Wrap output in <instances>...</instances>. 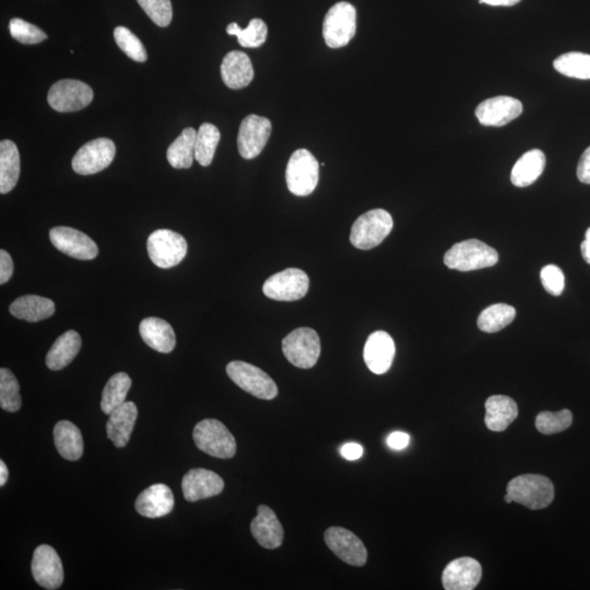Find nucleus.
Masks as SVG:
<instances>
[{
    "label": "nucleus",
    "mask_w": 590,
    "mask_h": 590,
    "mask_svg": "<svg viewBox=\"0 0 590 590\" xmlns=\"http://www.w3.org/2000/svg\"><path fill=\"white\" fill-rule=\"evenodd\" d=\"M325 543L343 562L353 567H364L367 551L359 537L342 527H331L325 531Z\"/></svg>",
    "instance_id": "4468645a"
},
{
    "label": "nucleus",
    "mask_w": 590,
    "mask_h": 590,
    "mask_svg": "<svg viewBox=\"0 0 590 590\" xmlns=\"http://www.w3.org/2000/svg\"><path fill=\"white\" fill-rule=\"evenodd\" d=\"M150 259L159 268L176 267L185 258L188 245L185 238L171 230H157L147 241Z\"/></svg>",
    "instance_id": "6e6552de"
},
{
    "label": "nucleus",
    "mask_w": 590,
    "mask_h": 590,
    "mask_svg": "<svg viewBox=\"0 0 590 590\" xmlns=\"http://www.w3.org/2000/svg\"><path fill=\"white\" fill-rule=\"evenodd\" d=\"M116 147L109 138H98L84 144L72 159V168L80 176L105 170L113 162Z\"/></svg>",
    "instance_id": "f8f14e48"
},
{
    "label": "nucleus",
    "mask_w": 590,
    "mask_h": 590,
    "mask_svg": "<svg viewBox=\"0 0 590 590\" xmlns=\"http://www.w3.org/2000/svg\"><path fill=\"white\" fill-rule=\"evenodd\" d=\"M585 243H586L588 246H590V227L586 231V234H585Z\"/></svg>",
    "instance_id": "603ef678"
},
{
    "label": "nucleus",
    "mask_w": 590,
    "mask_h": 590,
    "mask_svg": "<svg viewBox=\"0 0 590 590\" xmlns=\"http://www.w3.org/2000/svg\"><path fill=\"white\" fill-rule=\"evenodd\" d=\"M540 278L545 291L553 295V297H559L564 291L565 277L562 270L558 266H545L541 270Z\"/></svg>",
    "instance_id": "37998d69"
},
{
    "label": "nucleus",
    "mask_w": 590,
    "mask_h": 590,
    "mask_svg": "<svg viewBox=\"0 0 590 590\" xmlns=\"http://www.w3.org/2000/svg\"><path fill=\"white\" fill-rule=\"evenodd\" d=\"M580 250H582L584 260L590 265V246L583 242L582 245H580Z\"/></svg>",
    "instance_id": "3c124183"
},
{
    "label": "nucleus",
    "mask_w": 590,
    "mask_h": 590,
    "mask_svg": "<svg viewBox=\"0 0 590 590\" xmlns=\"http://www.w3.org/2000/svg\"><path fill=\"white\" fill-rule=\"evenodd\" d=\"M521 113L520 101L505 95L483 101L476 109L479 123L492 127H502L519 118Z\"/></svg>",
    "instance_id": "f3484780"
},
{
    "label": "nucleus",
    "mask_w": 590,
    "mask_h": 590,
    "mask_svg": "<svg viewBox=\"0 0 590 590\" xmlns=\"http://www.w3.org/2000/svg\"><path fill=\"white\" fill-rule=\"evenodd\" d=\"M116 45H119L126 55L138 62L147 61V52L142 41L125 27H118L114 30Z\"/></svg>",
    "instance_id": "ea45409f"
},
{
    "label": "nucleus",
    "mask_w": 590,
    "mask_h": 590,
    "mask_svg": "<svg viewBox=\"0 0 590 590\" xmlns=\"http://www.w3.org/2000/svg\"><path fill=\"white\" fill-rule=\"evenodd\" d=\"M545 156L539 149H533L522 154L515 163L511 174L512 185L516 187H529L534 184L544 173Z\"/></svg>",
    "instance_id": "c85d7f7f"
},
{
    "label": "nucleus",
    "mask_w": 590,
    "mask_h": 590,
    "mask_svg": "<svg viewBox=\"0 0 590 590\" xmlns=\"http://www.w3.org/2000/svg\"><path fill=\"white\" fill-rule=\"evenodd\" d=\"M308 287L309 279L303 270L289 268L266 280L263 292L275 301L292 302L306 297Z\"/></svg>",
    "instance_id": "9b49d317"
},
{
    "label": "nucleus",
    "mask_w": 590,
    "mask_h": 590,
    "mask_svg": "<svg viewBox=\"0 0 590 590\" xmlns=\"http://www.w3.org/2000/svg\"><path fill=\"white\" fill-rule=\"evenodd\" d=\"M516 317L515 308L507 304H493L480 314L478 318V327L480 331L495 333L509 326Z\"/></svg>",
    "instance_id": "72a5a7b5"
},
{
    "label": "nucleus",
    "mask_w": 590,
    "mask_h": 590,
    "mask_svg": "<svg viewBox=\"0 0 590 590\" xmlns=\"http://www.w3.org/2000/svg\"><path fill=\"white\" fill-rule=\"evenodd\" d=\"M20 385L11 370H0V407L8 413H17L21 408Z\"/></svg>",
    "instance_id": "4c0bfd02"
},
{
    "label": "nucleus",
    "mask_w": 590,
    "mask_h": 590,
    "mask_svg": "<svg viewBox=\"0 0 590 590\" xmlns=\"http://www.w3.org/2000/svg\"><path fill=\"white\" fill-rule=\"evenodd\" d=\"M507 495L512 502L537 511L548 507L554 499V487L549 478L541 475H521L507 486Z\"/></svg>",
    "instance_id": "f257e3e1"
},
{
    "label": "nucleus",
    "mask_w": 590,
    "mask_h": 590,
    "mask_svg": "<svg viewBox=\"0 0 590 590\" xmlns=\"http://www.w3.org/2000/svg\"><path fill=\"white\" fill-rule=\"evenodd\" d=\"M578 180L590 185V147L585 150L578 167Z\"/></svg>",
    "instance_id": "a18cd8bd"
},
{
    "label": "nucleus",
    "mask_w": 590,
    "mask_h": 590,
    "mask_svg": "<svg viewBox=\"0 0 590 590\" xmlns=\"http://www.w3.org/2000/svg\"><path fill=\"white\" fill-rule=\"evenodd\" d=\"M221 77L230 89L240 90L254 79V69L250 57L241 51L230 52L221 65Z\"/></svg>",
    "instance_id": "5701e85b"
},
{
    "label": "nucleus",
    "mask_w": 590,
    "mask_h": 590,
    "mask_svg": "<svg viewBox=\"0 0 590 590\" xmlns=\"http://www.w3.org/2000/svg\"><path fill=\"white\" fill-rule=\"evenodd\" d=\"M9 29H11V35L14 40L22 43V45H37V43H41L47 38V36L40 28L24 21L22 19L13 18L9 23Z\"/></svg>",
    "instance_id": "a19ab883"
},
{
    "label": "nucleus",
    "mask_w": 590,
    "mask_h": 590,
    "mask_svg": "<svg viewBox=\"0 0 590 590\" xmlns=\"http://www.w3.org/2000/svg\"><path fill=\"white\" fill-rule=\"evenodd\" d=\"M410 443V437L407 433L404 432H394L391 433L387 438V444L390 448L396 449V451H401L408 447Z\"/></svg>",
    "instance_id": "49530a36"
},
{
    "label": "nucleus",
    "mask_w": 590,
    "mask_h": 590,
    "mask_svg": "<svg viewBox=\"0 0 590 590\" xmlns=\"http://www.w3.org/2000/svg\"><path fill=\"white\" fill-rule=\"evenodd\" d=\"M148 17L159 27L166 28L172 21L171 0H137Z\"/></svg>",
    "instance_id": "79ce46f5"
},
{
    "label": "nucleus",
    "mask_w": 590,
    "mask_h": 590,
    "mask_svg": "<svg viewBox=\"0 0 590 590\" xmlns=\"http://www.w3.org/2000/svg\"><path fill=\"white\" fill-rule=\"evenodd\" d=\"M285 180L293 195H311L319 180V163L316 158L307 149L297 150L289 160Z\"/></svg>",
    "instance_id": "39448f33"
},
{
    "label": "nucleus",
    "mask_w": 590,
    "mask_h": 590,
    "mask_svg": "<svg viewBox=\"0 0 590 590\" xmlns=\"http://www.w3.org/2000/svg\"><path fill=\"white\" fill-rule=\"evenodd\" d=\"M94 100V91L85 82L65 79L57 81L48 91L47 101L53 110L61 113L84 110Z\"/></svg>",
    "instance_id": "9d476101"
},
{
    "label": "nucleus",
    "mask_w": 590,
    "mask_h": 590,
    "mask_svg": "<svg viewBox=\"0 0 590 590\" xmlns=\"http://www.w3.org/2000/svg\"><path fill=\"white\" fill-rule=\"evenodd\" d=\"M272 134V122L258 115H249L242 120L238 147L242 158L255 159L263 152Z\"/></svg>",
    "instance_id": "ddd939ff"
},
{
    "label": "nucleus",
    "mask_w": 590,
    "mask_h": 590,
    "mask_svg": "<svg viewBox=\"0 0 590 590\" xmlns=\"http://www.w3.org/2000/svg\"><path fill=\"white\" fill-rule=\"evenodd\" d=\"M193 437L196 447L212 457L221 459L234 457L235 438L220 421L216 419L201 421L193 429Z\"/></svg>",
    "instance_id": "20e7f679"
},
{
    "label": "nucleus",
    "mask_w": 590,
    "mask_h": 590,
    "mask_svg": "<svg viewBox=\"0 0 590 590\" xmlns=\"http://www.w3.org/2000/svg\"><path fill=\"white\" fill-rule=\"evenodd\" d=\"M340 454L347 461H356V459L361 458L362 455H364V447L356 443H348L343 445Z\"/></svg>",
    "instance_id": "de8ad7c7"
},
{
    "label": "nucleus",
    "mask_w": 590,
    "mask_h": 590,
    "mask_svg": "<svg viewBox=\"0 0 590 590\" xmlns=\"http://www.w3.org/2000/svg\"><path fill=\"white\" fill-rule=\"evenodd\" d=\"M283 351L290 364L299 369H311L321 356V340L312 328H298L284 338Z\"/></svg>",
    "instance_id": "1a4fd4ad"
},
{
    "label": "nucleus",
    "mask_w": 590,
    "mask_h": 590,
    "mask_svg": "<svg viewBox=\"0 0 590 590\" xmlns=\"http://www.w3.org/2000/svg\"><path fill=\"white\" fill-rule=\"evenodd\" d=\"M135 506L140 515L148 519L167 516L174 507L172 490L163 483H157L140 493Z\"/></svg>",
    "instance_id": "4be33fe9"
},
{
    "label": "nucleus",
    "mask_w": 590,
    "mask_h": 590,
    "mask_svg": "<svg viewBox=\"0 0 590 590\" xmlns=\"http://www.w3.org/2000/svg\"><path fill=\"white\" fill-rule=\"evenodd\" d=\"M395 352L393 338L383 331L375 332L367 338L365 346V364L374 374H385L393 365Z\"/></svg>",
    "instance_id": "aec40b11"
},
{
    "label": "nucleus",
    "mask_w": 590,
    "mask_h": 590,
    "mask_svg": "<svg viewBox=\"0 0 590 590\" xmlns=\"http://www.w3.org/2000/svg\"><path fill=\"white\" fill-rule=\"evenodd\" d=\"M356 32V11L351 4H333L323 24V37L328 47L340 48L349 45Z\"/></svg>",
    "instance_id": "0eeeda50"
},
{
    "label": "nucleus",
    "mask_w": 590,
    "mask_h": 590,
    "mask_svg": "<svg viewBox=\"0 0 590 590\" xmlns=\"http://www.w3.org/2000/svg\"><path fill=\"white\" fill-rule=\"evenodd\" d=\"M8 476L9 471L6 463H4L3 461H0V486L4 487L6 485Z\"/></svg>",
    "instance_id": "8fccbe9b"
},
{
    "label": "nucleus",
    "mask_w": 590,
    "mask_h": 590,
    "mask_svg": "<svg viewBox=\"0 0 590 590\" xmlns=\"http://www.w3.org/2000/svg\"><path fill=\"white\" fill-rule=\"evenodd\" d=\"M140 336L152 349L161 353H170L176 345V332L164 319L144 318L139 325Z\"/></svg>",
    "instance_id": "393cba45"
},
{
    "label": "nucleus",
    "mask_w": 590,
    "mask_h": 590,
    "mask_svg": "<svg viewBox=\"0 0 590 590\" xmlns=\"http://www.w3.org/2000/svg\"><path fill=\"white\" fill-rule=\"evenodd\" d=\"M251 535L265 549L275 550L283 543L284 531L277 515L267 505L258 507V516L250 524Z\"/></svg>",
    "instance_id": "412c9836"
},
{
    "label": "nucleus",
    "mask_w": 590,
    "mask_h": 590,
    "mask_svg": "<svg viewBox=\"0 0 590 590\" xmlns=\"http://www.w3.org/2000/svg\"><path fill=\"white\" fill-rule=\"evenodd\" d=\"M573 422V414L568 409L550 413L544 411L537 415L536 428L541 434L553 435L568 430Z\"/></svg>",
    "instance_id": "58836bf2"
},
{
    "label": "nucleus",
    "mask_w": 590,
    "mask_h": 590,
    "mask_svg": "<svg viewBox=\"0 0 590 590\" xmlns=\"http://www.w3.org/2000/svg\"><path fill=\"white\" fill-rule=\"evenodd\" d=\"M50 240L55 248L72 258L92 260L99 254L98 245L84 232L69 226H57L50 231Z\"/></svg>",
    "instance_id": "2eb2a0df"
},
{
    "label": "nucleus",
    "mask_w": 590,
    "mask_h": 590,
    "mask_svg": "<svg viewBox=\"0 0 590 590\" xmlns=\"http://www.w3.org/2000/svg\"><path fill=\"white\" fill-rule=\"evenodd\" d=\"M130 387H132V380L127 374L118 373L111 377L104 387L101 399V409L105 414L110 415L116 408L126 403Z\"/></svg>",
    "instance_id": "473e14b6"
},
{
    "label": "nucleus",
    "mask_w": 590,
    "mask_h": 590,
    "mask_svg": "<svg viewBox=\"0 0 590 590\" xmlns=\"http://www.w3.org/2000/svg\"><path fill=\"white\" fill-rule=\"evenodd\" d=\"M226 373L240 389L256 398L272 400L277 397L278 387L275 381L258 366L234 361L226 365Z\"/></svg>",
    "instance_id": "423d86ee"
},
{
    "label": "nucleus",
    "mask_w": 590,
    "mask_h": 590,
    "mask_svg": "<svg viewBox=\"0 0 590 590\" xmlns=\"http://www.w3.org/2000/svg\"><path fill=\"white\" fill-rule=\"evenodd\" d=\"M394 227L393 217L384 209L367 211L353 224L350 242L355 248L369 250L379 246Z\"/></svg>",
    "instance_id": "7ed1b4c3"
},
{
    "label": "nucleus",
    "mask_w": 590,
    "mask_h": 590,
    "mask_svg": "<svg viewBox=\"0 0 590 590\" xmlns=\"http://www.w3.org/2000/svg\"><path fill=\"white\" fill-rule=\"evenodd\" d=\"M32 574L36 582L48 590L58 589L64 582V568L60 555L51 545L37 546L33 554Z\"/></svg>",
    "instance_id": "dca6fc26"
},
{
    "label": "nucleus",
    "mask_w": 590,
    "mask_h": 590,
    "mask_svg": "<svg viewBox=\"0 0 590 590\" xmlns=\"http://www.w3.org/2000/svg\"><path fill=\"white\" fill-rule=\"evenodd\" d=\"M20 176V154L11 140L0 143V193H7L16 187Z\"/></svg>",
    "instance_id": "7c9ffc66"
},
{
    "label": "nucleus",
    "mask_w": 590,
    "mask_h": 590,
    "mask_svg": "<svg viewBox=\"0 0 590 590\" xmlns=\"http://www.w3.org/2000/svg\"><path fill=\"white\" fill-rule=\"evenodd\" d=\"M517 417H519V407L515 400L511 397L496 395L487 399L485 422L491 431H505Z\"/></svg>",
    "instance_id": "a878e982"
},
{
    "label": "nucleus",
    "mask_w": 590,
    "mask_h": 590,
    "mask_svg": "<svg viewBox=\"0 0 590 590\" xmlns=\"http://www.w3.org/2000/svg\"><path fill=\"white\" fill-rule=\"evenodd\" d=\"M197 132L188 127L183 130L170 147L168 149V161L174 168H188L192 167L195 159Z\"/></svg>",
    "instance_id": "2f4dec72"
},
{
    "label": "nucleus",
    "mask_w": 590,
    "mask_h": 590,
    "mask_svg": "<svg viewBox=\"0 0 590 590\" xmlns=\"http://www.w3.org/2000/svg\"><path fill=\"white\" fill-rule=\"evenodd\" d=\"M9 311L22 321L37 323L54 315L55 303L38 295H23L13 301Z\"/></svg>",
    "instance_id": "bb28decb"
},
{
    "label": "nucleus",
    "mask_w": 590,
    "mask_h": 590,
    "mask_svg": "<svg viewBox=\"0 0 590 590\" xmlns=\"http://www.w3.org/2000/svg\"><path fill=\"white\" fill-rule=\"evenodd\" d=\"M520 0H480V3L490 4V6L510 7L519 4Z\"/></svg>",
    "instance_id": "09e8293b"
},
{
    "label": "nucleus",
    "mask_w": 590,
    "mask_h": 590,
    "mask_svg": "<svg viewBox=\"0 0 590 590\" xmlns=\"http://www.w3.org/2000/svg\"><path fill=\"white\" fill-rule=\"evenodd\" d=\"M82 346L81 337L75 331H69L58 337L46 356V365L52 371H60L70 365L78 355Z\"/></svg>",
    "instance_id": "cd10ccee"
},
{
    "label": "nucleus",
    "mask_w": 590,
    "mask_h": 590,
    "mask_svg": "<svg viewBox=\"0 0 590 590\" xmlns=\"http://www.w3.org/2000/svg\"><path fill=\"white\" fill-rule=\"evenodd\" d=\"M482 578L480 563L472 558H459L445 568L442 575L443 586L447 590H472Z\"/></svg>",
    "instance_id": "6ab92c4d"
},
{
    "label": "nucleus",
    "mask_w": 590,
    "mask_h": 590,
    "mask_svg": "<svg viewBox=\"0 0 590 590\" xmlns=\"http://www.w3.org/2000/svg\"><path fill=\"white\" fill-rule=\"evenodd\" d=\"M221 135L215 125L205 123L198 129L195 146V159L202 167L210 166L214 160Z\"/></svg>",
    "instance_id": "f704fd0d"
},
{
    "label": "nucleus",
    "mask_w": 590,
    "mask_h": 590,
    "mask_svg": "<svg viewBox=\"0 0 590 590\" xmlns=\"http://www.w3.org/2000/svg\"><path fill=\"white\" fill-rule=\"evenodd\" d=\"M556 71L570 78L590 79V55L570 52L556 58L553 62Z\"/></svg>",
    "instance_id": "c9c22d12"
},
{
    "label": "nucleus",
    "mask_w": 590,
    "mask_h": 590,
    "mask_svg": "<svg viewBox=\"0 0 590 590\" xmlns=\"http://www.w3.org/2000/svg\"><path fill=\"white\" fill-rule=\"evenodd\" d=\"M138 417V409L133 401H126L110 414L106 432L116 447L122 448L129 442Z\"/></svg>",
    "instance_id": "b1692460"
},
{
    "label": "nucleus",
    "mask_w": 590,
    "mask_h": 590,
    "mask_svg": "<svg viewBox=\"0 0 590 590\" xmlns=\"http://www.w3.org/2000/svg\"><path fill=\"white\" fill-rule=\"evenodd\" d=\"M224 488V479L216 472L202 468L192 469L182 480L183 495L188 502H197L219 496Z\"/></svg>",
    "instance_id": "a211bd4d"
},
{
    "label": "nucleus",
    "mask_w": 590,
    "mask_h": 590,
    "mask_svg": "<svg viewBox=\"0 0 590 590\" xmlns=\"http://www.w3.org/2000/svg\"><path fill=\"white\" fill-rule=\"evenodd\" d=\"M226 32L227 35L238 37L241 46L258 48L267 40L268 28L261 19H253L246 29L240 28L238 23H230Z\"/></svg>",
    "instance_id": "e433bc0d"
},
{
    "label": "nucleus",
    "mask_w": 590,
    "mask_h": 590,
    "mask_svg": "<svg viewBox=\"0 0 590 590\" xmlns=\"http://www.w3.org/2000/svg\"><path fill=\"white\" fill-rule=\"evenodd\" d=\"M13 275V260L6 250H0V283L4 284Z\"/></svg>",
    "instance_id": "c03bdc74"
},
{
    "label": "nucleus",
    "mask_w": 590,
    "mask_h": 590,
    "mask_svg": "<svg viewBox=\"0 0 590 590\" xmlns=\"http://www.w3.org/2000/svg\"><path fill=\"white\" fill-rule=\"evenodd\" d=\"M504 499H505V502H506V503H509V504H510V503L512 502V496H509V495H506L505 497H504Z\"/></svg>",
    "instance_id": "864d4df0"
},
{
    "label": "nucleus",
    "mask_w": 590,
    "mask_h": 590,
    "mask_svg": "<svg viewBox=\"0 0 590 590\" xmlns=\"http://www.w3.org/2000/svg\"><path fill=\"white\" fill-rule=\"evenodd\" d=\"M497 261V251L479 240L459 242L444 256V264L459 272L493 267Z\"/></svg>",
    "instance_id": "f03ea898"
},
{
    "label": "nucleus",
    "mask_w": 590,
    "mask_h": 590,
    "mask_svg": "<svg viewBox=\"0 0 590 590\" xmlns=\"http://www.w3.org/2000/svg\"><path fill=\"white\" fill-rule=\"evenodd\" d=\"M55 447L62 458L76 462L84 454V438L80 430L70 421H60L54 429Z\"/></svg>",
    "instance_id": "c756f323"
}]
</instances>
